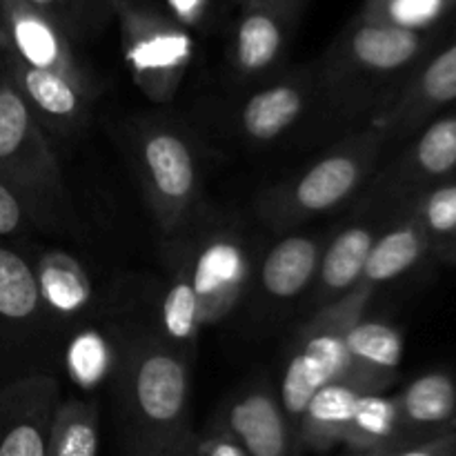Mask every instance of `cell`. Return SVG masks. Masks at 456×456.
Here are the masks:
<instances>
[{
	"label": "cell",
	"mask_w": 456,
	"mask_h": 456,
	"mask_svg": "<svg viewBox=\"0 0 456 456\" xmlns=\"http://www.w3.org/2000/svg\"><path fill=\"white\" fill-rule=\"evenodd\" d=\"M0 71L27 102L47 136L69 138L89 123L94 98L52 71L38 69L0 49Z\"/></svg>",
	"instance_id": "cell-15"
},
{
	"label": "cell",
	"mask_w": 456,
	"mask_h": 456,
	"mask_svg": "<svg viewBox=\"0 0 456 456\" xmlns=\"http://www.w3.org/2000/svg\"><path fill=\"white\" fill-rule=\"evenodd\" d=\"M386 147V132L377 123H365L305 169L258 191V218L274 232H289L334 212L370 181Z\"/></svg>",
	"instance_id": "cell-3"
},
{
	"label": "cell",
	"mask_w": 456,
	"mask_h": 456,
	"mask_svg": "<svg viewBox=\"0 0 456 456\" xmlns=\"http://www.w3.org/2000/svg\"><path fill=\"white\" fill-rule=\"evenodd\" d=\"M403 441L423 439L456 428V379L450 372L432 370L410 381L399 395Z\"/></svg>",
	"instance_id": "cell-21"
},
{
	"label": "cell",
	"mask_w": 456,
	"mask_h": 456,
	"mask_svg": "<svg viewBox=\"0 0 456 456\" xmlns=\"http://www.w3.org/2000/svg\"><path fill=\"white\" fill-rule=\"evenodd\" d=\"M435 34L354 16L314 62L316 102L334 123H370L430 53Z\"/></svg>",
	"instance_id": "cell-1"
},
{
	"label": "cell",
	"mask_w": 456,
	"mask_h": 456,
	"mask_svg": "<svg viewBox=\"0 0 456 456\" xmlns=\"http://www.w3.org/2000/svg\"><path fill=\"white\" fill-rule=\"evenodd\" d=\"M47 319L34 263L0 240V383L16 379L13 354L22 337Z\"/></svg>",
	"instance_id": "cell-16"
},
{
	"label": "cell",
	"mask_w": 456,
	"mask_h": 456,
	"mask_svg": "<svg viewBox=\"0 0 456 456\" xmlns=\"http://www.w3.org/2000/svg\"><path fill=\"white\" fill-rule=\"evenodd\" d=\"M185 263L203 328L232 314L252 283V256L248 243L236 232H209L191 245Z\"/></svg>",
	"instance_id": "cell-10"
},
{
	"label": "cell",
	"mask_w": 456,
	"mask_h": 456,
	"mask_svg": "<svg viewBox=\"0 0 456 456\" xmlns=\"http://www.w3.org/2000/svg\"><path fill=\"white\" fill-rule=\"evenodd\" d=\"M386 456H456V428L423 436V439L405 441L392 448Z\"/></svg>",
	"instance_id": "cell-35"
},
{
	"label": "cell",
	"mask_w": 456,
	"mask_h": 456,
	"mask_svg": "<svg viewBox=\"0 0 456 456\" xmlns=\"http://www.w3.org/2000/svg\"><path fill=\"white\" fill-rule=\"evenodd\" d=\"M412 214L430 239L432 249H441L456 240V183H441L419 194Z\"/></svg>",
	"instance_id": "cell-32"
},
{
	"label": "cell",
	"mask_w": 456,
	"mask_h": 456,
	"mask_svg": "<svg viewBox=\"0 0 456 456\" xmlns=\"http://www.w3.org/2000/svg\"><path fill=\"white\" fill-rule=\"evenodd\" d=\"M361 395L363 392L346 381L321 387L305 405L297 426V439L303 452L323 454L343 445Z\"/></svg>",
	"instance_id": "cell-22"
},
{
	"label": "cell",
	"mask_w": 456,
	"mask_h": 456,
	"mask_svg": "<svg viewBox=\"0 0 456 456\" xmlns=\"http://www.w3.org/2000/svg\"><path fill=\"white\" fill-rule=\"evenodd\" d=\"M159 316V334L156 337L191 363L203 323H200L199 301H196L190 272H187L185 254L174 263L167 288L160 298Z\"/></svg>",
	"instance_id": "cell-25"
},
{
	"label": "cell",
	"mask_w": 456,
	"mask_h": 456,
	"mask_svg": "<svg viewBox=\"0 0 456 456\" xmlns=\"http://www.w3.org/2000/svg\"><path fill=\"white\" fill-rule=\"evenodd\" d=\"M212 426L234 436L249 456H301L297 432L285 417L276 390L254 381L232 395L212 419Z\"/></svg>",
	"instance_id": "cell-14"
},
{
	"label": "cell",
	"mask_w": 456,
	"mask_h": 456,
	"mask_svg": "<svg viewBox=\"0 0 456 456\" xmlns=\"http://www.w3.org/2000/svg\"><path fill=\"white\" fill-rule=\"evenodd\" d=\"M390 450H379V452H347L343 456H386Z\"/></svg>",
	"instance_id": "cell-37"
},
{
	"label": "cell",
	"mask_w": 456,
	"mask_h": 456,
	"mask_svg": "<svg viewBox=\"0 0 456 456\" xmlns=\"http://www.w3.org/2000/svg\"><path fill=\"white\" fill-rule=\"evenodd\" d=\"M225 0H165V12L191 34H212L221 25Z\"/></svg>",
	"instance_id": "cell-33"
},
{
	"label": "cell",
	"mask_w": 456,
	"mask_h": 456,
	"mask_svg": "<svg viewBox=\"0 0 456 456\" xmlns=\"http://www.w3.org/2000/svg\"><path fill=\"white\" fill-rule=\"evenodd\" d=\"M377 236L374 225H368V223H350L334 236H328V243L321 254L319 272L312 285L314 289L312 301L316 310L359 288Z\"/></svg>",
	"instance_id": "cell-20"
},
{
	"label": "cell",
	"mask_w": 456,
	"mask_h": 456,
	"mask_svg": "<svg viewBox=\"0 0 456 456\" xmlns=\"http://www.w3.org/2000/svg\"><path fill=\"white\" fill-rule=\"evenodd\" d=\"M129 154L151 216L165 236L185 234L203 200V172L194 138L169 118H147L129 136Z\"/></svg>",
	"instance_id": "cell-4"
},
{
	"label": "cell",
	"mask_w": 456,
	"mask_h": 456,
	"mask_svg": "<svg viewBox=\"0 0 456 456\" xmlns=\"http://www.w3.org/2000/svg\"><path fill=\"white\" fill-rule=\"evenodd\" d=\"M372 289H352L338 301L321 307L312 319L294 334L283 359L279 379L281 408L297 432L301 414L312 396L330 383L343 381L347 368V334L359 319H363Z\"/></svg>",
	"instance_id": "cell-5"
},
{
	"label": "cell",
	"mask_w": 456,
	"mask_h": 456,
	"mask_svg": "<svg viewBox=\"0 0 456 456\" xmlns=\"http://www.w3.org/2000/svg\"><path fill=\"white\" fill-rule=\"evenodd\" d=\"M62 225L49 208L0 176V240Z\"/></svg>",
	"instance_id": "cell-30"
},
{
	"label": "cell",
	"mask_w": 456,
	"mask_h": 456,
	"mask_svg": "<svg viewBox=\"0 0 456 456\" xmlns=\"http://www.w3.org/2000/svg\"><path fill=\"white\" fill-rule=\"evenodd\" d=\"M185 456H249L243 445L227 435L221 428L208 423L203 432H196L194 441L187 448Z\"/></svg>",
	"instance_id": "cell-34"
},
{
	"label": "cell",
	"mask_w": 456,
	"mask_h": 456,
	"mask_svg": "<svg viewBox=\"0 0 456 456\" xmlns=\"http://www.w3.org/2000/svg\"><path fill=\"white\" fill-rule=\"evenodd\" d=\"M120 350L105 332L96 328H83L69 338L65 347V370L80 390H98L102 383L116 377Z\"/></svg>",
	"instance_id": "cell-27"
},
{
	"label": "cell",
	"mask_w": 456,
	"mask_h": 456,
	"mask_svg": "<svg viewBox=\"0 0 456 456\" xmlns=\"http://www.w3.org/2000/svg\"><path fill=\"white\" fill-rule=\"evenodd\" d=\"M456 0H363L359 18L408 31H436Z\"/></svg>",
	"instance_id": "cell-29"
},
{
	"label": "cell",
	"mask_w": 456,
	"mask_h": 456,
	"mask_svg": "<svg viewBox=\"0 0 456 456\" xmlns=\"http://www.w3.org/2000/svg\"><path fill=\"white\" fill-rule=\"evenodd\" d=\"M456 101V38L435 53H428L412 71L395 101L370 123L386 132L387 145L426 127L432 116Z\"/></svg>",
	"instance_id": "cell-13"
},
{
	"label": "cell",
	"mask_w": 456,
	"mask_h": 456,
	"mask_svg": "<svg viewBox=\"0 0 456 456\" xmlns=\"http://www.w3.org/2000/svg\"><path fill=\"white\" fill-rule=\"evenodd\" d=\"M0 49L27 65L62 76L94 101L101 94V83L78 58L67 31L25 0H3Z\"/></svg>",
	"instance_id": "cell-9"
},
{
	"label": "cell",
	"mask_w": 456,
	"mask_h": 456,
	"mask_svg": "<svg viewBox=\"0 0 456 456\" xmlns=\"http://www.w3.org/2000/svg\"><path fill=\"white\" fill-rule=\"evenodd\" d=\"M67 31L71 40H87L114 18L111 0H25Z\"/></svg>",
	"instance_id": "cell-31"
},
{
	"label": "cell",
	"mask_w": 456,
	"mask_h": 456,
	"mask_svg": "<svg viewBox=\"0 0 456 456\" xmlns=\"http://www.w3.org/2000/svg\"><path fill=\"white\" fill-rule=\"evenodd\" d=\"M61 386L47 372L0 383V456H47Z\"/></svg>",
	"instance_id": "cell-12"
},
{
	"label": "cell",
	"mask_w": 456,
	"mask_h": 456,
	"mask_svg": "<svg viewBox=\"0 0 456 456\" xmlns=\"http://www.w3.org/2000/svg\"><path fill=\"white\" fill-rule=\"evenodd\" d=\"M436 254H439L441 261L450 263V265H456V240H454V243L445 245V248L436 249Z\"/></svg>",
	"instance_id": "cell-36"
},
{
	"label": "cell",
	"mask_w": 456,
	"mask_h": 456,
	"mask_svg": "<svg viewBox=\"0 0 456 456\" xmlns=\"http://www.w3.org/2000/svg\"><path fill=\"white\" fill-rule=\"evenodd\" d=\"M0 176L38 199L62 227L74 218L69 191L47 132L0 71Z\"/></svg>",
	"instance_id": "cell-7"
},
{
	"label": "cell",
	"mask_w": 456,
	"mask_h": 456,
	"mask_svg": "<svg viewBox=\"0 0 456 456\" xmlns=\"http://www.w3.org/2000/svg\"><path fill=\"white\" fill-rule=\"evenodd\" d=\"M405 341L387 321L359 319L347 334V368L343 381L363 395L387 392L399 379Z\"/></svg>",
	"instance_id": "cell-18"
},
{
	"label": "cell",
	"mask_w": 456,
	"mask_h": 456,
	"mask_svg": "<svg viewBox=\"0 0 456 456\" xmlns=\"http://www.w3.org/2000/svg\"><path fill=\"white\" fill-rule=\"evenodd\" d=\"M305 0H263L239 7L230 27L227 65L240 85H261L283 71Z\"/></svg>",
	"instance_id": "cell-8"
},
{
	"label": "cell",
	"mask_w": 456,
	"mask_h": 456,
	"mask_svg": "<svg viewBox=\"0 0 456 456\" xmlns=\"http://www.w3.org/2000/svg\"><path fill=\"white\" fill-rule=\"evenodd\" d=\"M134 85L156 105L176 98L196 58V38L151 0H111Z\"/></svg>",
	"instance_id": "cell-6"
},
{
	"label": "cell",
	"mask_w": 456,
	"mask_h": 456,
	"mask_svg": "<svg viewBox=\"0 0 456 456\" xmlns=\"http://www.w3.org/2000/svg\"><path fill=\"white\" fill-rule=\"evenodd\" d=\"M430 249L432 245L426 230L419 218L410 212L396 225L377 236L359 285L377 292V288L392 283L414 265H419Z\"/></svg>",
	"instance_id": "cell-24"
},
{
	"label": "cell",
	"mask_w": 456,
	"mask_h": 456,
	"mask_svg": "<svg viewBox=\"0 0 456 456\" xmlns=\"http://www.w3.org/2000/svg\"><path fill=\"white\" fill-rule=\"evenodd\" d=\"M417 134L412 145L381 178L390 194L428 191L456 172V114L430 120Z\"/></svg>",
	"instance_id": "cell-17"
},
{
	"label": "cell",
	"mask_w": 456,
	"mask_h": 456,
	"mask_svg": "<svg viewBox=\"0 0 456 456\" xmlns=\"http://www.w3.org/2000/svg\"><path fill=\"white\" fill-rule=\"evenodd\" d=\"M40 301L49 319H74L92 303V279L78 258L49 249L34 263Z\"/></svg>",
	"instance_id": "cell-23"
},
{
	"label": "cell",
	"mask_w": 456,
	"mask_h": 456,
	"mask_svg": "<svg viewBox=\"0 0 456 456\" xmlns=\"http://www.w3.org/2000/svg\"><path fill=\"white\" fill-rule=\"evenodd\" d=\"M0 16H3V0H0Z\"/></svg>",
	"instance_id": "cell-39"
},
{
	"label": "cell",
	"mask_w": 456,
	"mask_h": 456,
	"mask_svg": "<svg viewBox=\"0 0 456 456\" xmlns=\"http://www.w3.org/2000/svg\"><path fill=\"white\" fill-rule=\"evenodd\" d=\"M101 417L98 408L83 399L61 401L49 430L47 456H98Z\"/></svg>",
	"instance_id": "cell-28"
},
{
	"label": "cell",
	"mask_w": 456,
	"mask_h": 456,
	"mask_svg": "<svg viewBox=\"0 0 456 456\" xmlns=\"http://www.w3.org/2000/svg\"><path fill=\"white\" fill-rule=\"evenodd\" d=\"M405 444L399 405L387 392L361 395L343 445L350 452H379Z\"/></svg>",
	"instance_id": "cell-26"
},
{
	"label": "cell",
	"mask_w": 456,
	"mask_h": 456,
	"mask_svg": "<svg viewBox=\"0 0 456 456\" xmlns=\"http://www.w3.org/2000/svg\"><path fill=\"white\" fill-rule=\"evenodd\" d=\"M232 4H236V7H245V4H254V3H263V0H230Z\"/></svg>",
	"instance_id": "cell-38"
},
{
	"label": "cell",
	"mask_w": 456,
	"mask_h": 456,
	"mask_svg": "<svg viewBox=\"0 0 456 456\" xmlns=\"http://www.w3.org/2000/svg\"><path fill=\"white\" fill-rule=\"evenodd\" d=\"M328 236L289 232L258 267V289L272 303H288L305 294L314 285Z\"/></svg>",
	"instance_id": "cell-19"
},
{
	"label": "cell",
	"mask_w": 456,
	"mask_h": 456,
	"mask_svg": "<svg viewBox=\"0 0 456 456\" xmlns=\"http://www.w3.org/2000/svg\"><path fill=\"white\" fill-rule=\"evenodd\" d=\"M190 365L156 334L125 343L116 370L123 456H185L196 435Z\"/></svg>",
	"instance_id": "cell-2"
},
{
	"label": "cell",
	"mask_w": 456,
	"mask_h": 456,
	"mask_svg": "<svg viewBox=\"0 0 456 456\" xmlns=\"http://www.w3.org/2000/svg\"><path fill=\"white\" fill-rule=\"evenodd\" d=\"M312 102H316L314 65L283 69L240 98L234 129L243 141L270 145L301 123Z\"/></svg>",
	"instance_id": "cell-11"
}]
</instances>
